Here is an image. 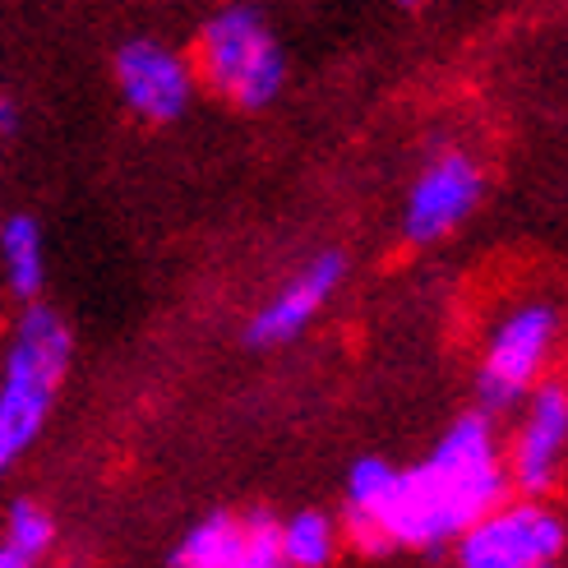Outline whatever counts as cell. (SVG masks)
Returning <instances> with one entry per match:
<instances>
[{"mask_svg": "<svg viewBox=\"0 0 568 568\" xmlns=\"http://www.w3.org/2000/svg\"><path fill=\"white\" fill-rule=\"evenodd\" d=\"M568 550L564 508L550 495L508 490L453 541L463 568H550Z\"/></svg>", "mask_w": 568, "mask_h": 568, "instance_id": "obj_5", "label": "cell"}, {"mask_svg": "<svg viewBox=\"0 0 568 568\" xmlns=\"http://www.w3.org/2000/svg\"><path fill=\"white\" fill-rule=\"evenodd\" d=\"M277 546L282 568H328L343 550V527L320 508H301L292 518H277Z\"/></svg>", "mask_w": 568, "mask_h": 568, "instance_id": "obj_13", "label": "cell"}, {"mask_svg": "<svg viewBox=\"0 0 568 568\" xmlns=\"http://www.w3.org/2000/svg\"><path fill=\"white\" fill-rule=\"evenodd\" d=\"M74 361V333L61 310L23 301L0 352V476H10L23 453L47 430L61 397L65 371Z\"/></svg>", "mask_w": 568, "mask_h": 568, "instance_id": "obj_2", "label": "cell"}, {"mask_svg": "<svg viewBox=\"0 0 568 568\" xmlns=\"http://www.w3.org/2000/svg\"><path fill=\"white\" fill-rule=\"evenodd\" d=\"M486 166L467 149H444L420 166L403 199V241L407 245H439L463 232L467 217L486 204Z\"/></svg>", "mask_w": 568, "mask_h": 568, "instance_id": "obj_6", "label": "cell"}, {"mask_svg": "<svg viewBox=\"0 0 568 568\" xmlns=\"http://www.w3.org/2000/svg\"><path fill=\"white\" fill-rule=\"evenodd\" d=\"M347 282V254L343 250H320L315 260H305L282 287L254 310L245 337L250 347H287L320 320V310L337 296Z\"/></svg>", "mask_w": 568, "mask_h": 568, "instance_id": "obj_9", "label": "cell"}, {"mask_svg": "<svg viewBox=\"0 0 568 568\" xmlns=\"http://www.w3.org/2000/svg\"><path fill=\"white\" fill-rule=\"evenodd\" d=\"M564 458H568V388L564 379H541L518 403L514 430L504 439L508 490L555 495L564 480Z\"/></svg>", "mask_w": 568, "mask_h": 568, "instance_id": "obj_7", "label": "cell"}, {"mask_svg": "<svg viewBox=\"0 0 568 568\" xmlns=\"http://www.w3.org/2000/svg\"><path fill=\"white\" fill-rule=\"evenodd\" d=\"M559 305L555 301H518L508 305L495 320L486 352H480V371H476V403L486 416L504 420L514 416L523 397L550 379V365L559 356Z\"/></svg>", "mask_w": 568, "mask_h": 568, "instance_id": "obj_4", "label": "cell"}, {"mask_svg": "<svg viewBox=\"0 0 568 568\" xmlns=\"http://www.w3.org/2000/svg\"><path fill=\"white\" fill-rule=\"evenodd\" d=\"M403 6H420V0H403Z\"/></svg>", "mask_w": 568, "mask_h": 568, "instance_id": "obj_16", "label": "cell"}, {"mask_svg": "<svg viewBox=\"0 0 568 568\" xmlns=\"http://www.w3.org/2000/svg\"><path fill=\"white\" fill-rule=\"evenodd\" d=\"M111 79H116L121 102L144 125H176L194 106L199 74L190 55L166 47L162 38H130L111 55Z\"/></svg>", "mask_w": 568, "mask_h": 568, "instance_id": "obj_8", "label": "cell"}, {"mask_svg": "<svg viewBox=\"0 0 568 568\" xmlns=\"http://www.w3.org/2000/svg\"><path fill=\"white\" fill-rule=\"evenodd\" d=\"M245 568H282L273 514H245Z\"/></svg>", "mask_w": 568, "mask_h": 568, "instance_id": "obj_14", "label": "cell"}, {"mask_svg": "<svg viewBox=\"0 0 568 568\" xmlns=\"http://www.w3.org/2000/svg\"><path fill=\"white\" fill-rule=\"evenodd\" d=\"M14 125H19V106L10 98H0V139L14 134Z\"/></svg>", "mask_w": 568, "mask_h": 568, "instance_id": "obj_15", "label": "cell"}, {"mask_svg": "<svg viewBox=\"0 0 568 568\" xmlns=\"http://www.w3.org/2000/svg\"><path fill=\"white\" fill-rule=\"evenodd\" d=\"M0 282L14 301H38L47 292V232L33 213L0 222Z\"/></svg>", "mask_w": 568, "mask_h": 568, "instance_id": "obj_10", "label": "cell"}, {"mask_svg": "<svg viewBox=\"0 0 568 568\" xmlns=\"http://www.w3.org/2000/svg\"><path fill=\"white\" fill-rule=\"evenodd\" d=\"M190 65L209 93L241 111H264L287 89V51H282L268 14L250 0H232L209 14Z\"/></svg>", "mask_w": 568, "mask_h": 568, "instance_id": "obj_3", "label": "cell"}, {"mask_svg": "<svg viewBox=\"0 0 568 568\" xmlns=\"http://www.w3.org/2000/svg\"><path fill=\"white\" fill-rule=\"evenodd\" d=\"M55 550V518L38 499H14L0 518V568H38Z\"/></svg>", "mask_w": 568, "mask_h": 568, "instance_id": "obj_12", "label": "cell"}, {"mask_svg": "<svg viewBox=\"0 0 568 568\" xmlns=\"http://www.w3.org/2000/svg\"><path fill=\"white\" fill-rule=\"evenodd\" d=\"M508 495L504 435L486 412H467L435 439L416 467L361 458L343 486V536L365 559L397 550H448L490 504Z\"/></svg>", "mask_w": 568, "mask_h": 568, "instance_id": "obj_1", "label": "cell"}, {"mask_svg": "<svg viewBox=\"0 0 568 568\" xmlns=\"http://www.w3.org/2000/svg\"><path fill=\"white\" fill-rule=\"evenodd\" d=\"M181 568H245V518L209 514L199 518L172 555Z\"/></svg>", "mask_w": 568, "mask_h": 568, "instance_id": "obj_11", "label": "cell"}]
</instances>
